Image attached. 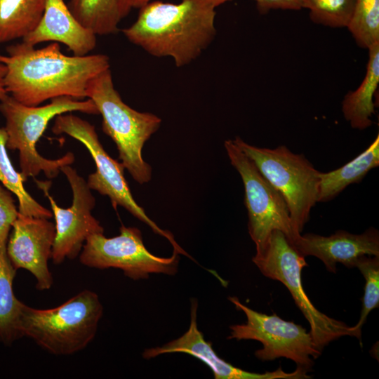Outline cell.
Segmentation results:
<instances>
[{
	"label": "cell",
	"instance_id": "1",
	"mask_svg": "<svg viewBox=\"0 0 379 379\" xmlns=\"http://www.w3.org/2000/svg\"><path fill=\"white\" fill-rule=\"evenodd\" d=\"M6 52V55L0 54V62L7 69L6 91L27 106H39L60 96L84 100L89 81L110 68L106 55L69 56L55 42L35 48L22 41L8 46Z\"/></svg>",
	"mask_w": 379,
	"mask_h": 379
},
{
	"label": "cell",
	"instance_id": "2",
	"mask_svg": "<svg viewBox=\"0 0 379 379\" xmlns=\"http://www.w3.org/2000/svg\"><path fill=\"white\" fill-rule=\"evenodd\" d=\"M215 8L213 0L150 1L122 32L149 54L171 57L177 67H182L197 59L215 38Z\"/></svg>",
	"mask_w": 379,
	"mask_h": 379
},
{
	"label": "cell",
	"instance_id": "3",
	"mask_svg": "<svg viewBox=\"0 0 379 379\" xmlns=\"http://www.w3.org/2000/svg\"><path fill=\"white\" fill-rule=\"evenodd\" d=\"M0 112L6 119V148L18 151L20 173L25 180L41 172L48 179L55 178L62 167L75 160L71 152L56 159H46L37 152V142L52 119L72 112L99 114L91 99L77 100L69 96L53 98L43 106H27L8 95L0 101Z\"/></svg>",
	"mask_w": 379,
	"mask_h": 379
},
{
	"label": "cell",
	"instance_id": "4",
	"mask_svg": "<svg viewBox=\"0 0 379 379\" xmlns=\"http://www.w3.org/2000/svg\"><path fill=\"white\" fill-rule=\"evenodd\" d=\"M102 313L98 295L89 290L51 309H36L22 302L19 331L21 337L32 339L53 354H73L95 338Z\"/></svg>",
	"mask_w": 379,
	"mask_h": 379
},
{
	"label": "cell",
	"instance_id": "5",
	"mask_svg": "<svg viewBox=\"0 0 379 379\" xmlns=\"http://www.w3.org/2000/svg\"><path fill=\"white\" fill-rule=\"evenodd\" d=\"M102 118V131L114 142L119 158L139 184L152 179V167L143 159L145 142L159 128L161 119L149 112L130 107L114 88L110 68L93 78L86 88Z\"/></svg>",
	"mask_w": 379,
	"mask_h": 379
},
{
	"label": "cell",
	"instance_id": "6",
	"mask_svg": "<svg viewBox=\"0 0 379 379\" xmlns=\"http://www.w3.org/2000/svg\"><path fill=\"white\" fill-rule=\"evenodd\" d=\"M233 140L281 194L293 230L300 235L317 202L319 171L303 154H295L285 145L270 149L250 145L238 136Z\"/></svg>",
	"mask_w": 379,
	"mask_h": 379
},
{
	"label": "cell",
	"instance_id": "7",
	"mask_svg": "<svg viewBox=\"0 0 379 379\" xmlns=\"http://www.w3.org/2000/svg\"><path fill=\"white\" fill-rule=\"evenodd\" d=\"M252 261L264 276L280 281L289 291L297 307L308 321L310 333L320 351L331 342L343 336L359 339L353 326L321 312L310 301L301 280L302 270L307 264L305 257L283 232L273 231L264 248L255 253Z\"/></svg>",
	"mask_w": 379,
	"mask_h": 379
},
{
	"label": "cell",
	"instance_id": "8",
	"mask_svg": "<svg viewBox=\"0 0 379 379\" xmlns=\"http://www.w3.org/2000/svg\"><path fill=\"white\" fill-rule=\"evenodd\" d=\"M51 131L56 135L67 134L86 147L96 167L95 172L88 175L86 181L91 190L108 197L114 209L118 206L124 208L135 218L148 225L154 233L165 237L173 250L179 254L187 255L176 242L173 234L161 229L136 203L125 179L124 165L107 154L93 125L68 112L55 117Z\"/></svg>",
	"mask_w": 379,
	"mask_h": 379
},
{
	"label": "cell",
	"instance_id": "9",
	"mask_svg": "<svg viewBox=\"0 0 379 379\" xmlns=\"http://www.w3.org/2000/svg\"><path fill=\"white\" fill-rule=\"evenodd\" d=\"M224 147L231 164L243 181L248 232L256 253L264 248L274 230L283 232L292 244L300 234L293 230L288 206L281 194L233 140H225Z\"/></svg>",
	"mask_w": 379,
	"mask_h": 379
},
{
	"label": "cell",
	"instance_id": "10",
	"mask_svg": "<svg viewBox=\"0 0 379 379\" xmlns=\"http://www.w3.org/2000/svg\"><path fill=\"white\" fill-rule=\"evenodd\" d=\"M119 234L107 238L104 233L90 235L79 254L80 262L87 267L104 270L117 268L133 280L147 279L150 274L174 275L178 269L179 253L162 258L145 247L140 230L121 225Z\"/></svg>",
	"mask_w": 379,
	"mask_h": 379
},
{
	"label": "cell",
	"instance_id": "11",
	"mask_svg": "<svg viewBox=\"0 0 379 379\" xmlns=\"http://www.w3.org/2000/svg\"><path fill=\"white\" fill-rule=\"evenodd\" d=\"M237 310L246 317V323L232 325L228 339L255 340L262 343V347L255 352L262 361H272L280 357L293 361L297 367L307 372L313 364L320 351L312 335L301 325L288 321L278 317L255 311L242 304L237 297L228 298Z\"/></svg>",
	"mask_w": 379,
	"mask_h": 379
},
{
	"label": "cell",
	"instance_id": "12",
	"mask_svg": "<svg viewBox=\"0 0 379 379\" xmlns=\"http://www.w3.org/2000/svg\"><path fill=\"white\" fill-rule=\"evenodd\" d=\"M72 191V204L60 207L49 194L51 181L35 180L48 199L55 219V236L51 260L55 265L79 255L87 238L95 233H104V228L92 215L95 199L85 179L70 165L60 168Z\"/></svg>",
	"mask_w": 379,
	"mask_h": 379
},
{
	"label": "cell",
	"instance_id": "13",
	"mask_svg": "<svg viewBox=\"0 0 379 379\" xmlns=\"http://www.w3.org/2000/svg\"><path fill=\"white\" fill-rule=\"evenodd\" d=\"M55 236V224L48 218L24 215L18 212L6 244V252L13 266L29 271L43 291L53 284L48 267Z\"/></svg>",
	"mask_w": 379,
	"mask_h": 379
},
{
	"label": "cell",
	"instance_id": "14",
	"mask_svg": "<svg viewBox=\"0 0 379 379\" xmlns=\"http://www.w3.org/2000/svg\"><path fill=\"white\" fill-rule=\"evenodd\" d=\"M198 303L191 300L190 324L187 331L180 338L161 347L149 348L144 351L142 357L149 359L164 354L184 353L190 354L204 362L213 372L216 379H307L306 371L297 367L291 373H286L281 367L274 371L258 373L237 368L218 357L212 344L205 340L199 330L197 322Z\"/></svg>",
	"mask_w": 379,
	"mask_h": 379
},
{
	"label": "cell",
	"instance_id": "15",
	"mask_svg": "<svg viewBox=\"0 0 379 379\" xmlns=\"http://www.w3.org/2000/svg\"><path fill=\"white\" fill-rule=\"evenodd\" d=\"M304 257L313 255L321 260L326 270L336 272V265L355 267L363 255L379 256V233L371 227L360 234L338 230L328 237L316 234L300 235L293 243Z\"/></svg>",
	"mask_w": 379,
	"mask_h": 379
},
{
	"label": "cell",
	"instance_id": "16",
	"mask_svg": "<svg viewBox=\"0 0 379 379\" xmlns=\"http://www.w3.org/2000/svg\"><path fill=\"white\" fill-rule=\"evenodd\" d=\"M96 36L81 25L64 0H46L40 21L22 41L32 46L46 41L61 43L74 55L84 56L95 48Z\"/></svg>",
	"mask_w": 379,
	"mask_h": 379
},
{
	"label": "cell",
	"instance_id": "17",
	"mask_svg": "<svg viewBox=\"0 0 379 379\" xmlns=\"http://www.w3.org/2000/svg\"><path fill=\"white\" fill-rule=\"evenodd\" d=\"M365 77L354 91H349L342 102V112L352 128L364 130L372 125L375 114L373 98L379 84V42L368 48Z\"/></svg>",
	"mask_w": 379,
	"mask_h": 379
},
{
	"label": "cell",
	"instance_id": "18",
	"mask_svg": "<svg viewBox=\"0 0 379 379\" xmlns=\"http://www.w3.org/2000/svg\"><path fill=\"white\" fill-rule=\"evenodd\" d=\"M133 0H68L67 5L75 18L95 35L119 31L118 25L133 8Z\"/></svg>",
	"mask_w": 379,
	"mask_h": 379
},
{
	"label": "cell",
	"instance_id": "19",
	"mask_svg": "<svg viewBox=\"0 0 379 379\" xmlns=\"http://www.w3.org/2000/svg\"><path fill=\"white\" fill-rule=\"evenodd\" d=\"M379 166V135L356 158L327 173L319 172L317 202L333 199L352 183L360 182L371 169Z\"/></svg>",
	"mask_w": 379,
	"mask_h": 379
},
{
	"label": "cell",
	"instance_id": "20",
	"mask_svg": "<svg viewBox=\"0 0 379 379\" xmlns=\"http://www.w3.org/2000/svg\"><path fill=\"white\" fill-rule=\"evenodd\" d=\"M46 0H0V44L22 39L40 21Z\"/></svg>",
	"mask_w": 379,
	"mask_h": 379
},
{
	"label": "cell",
	"instance_id": "21",
	"mask_svg": "<svg viewBox=\"0 0 379 379\" xmlns=\"http://www.w3.org/2000/svg\"><path fill=\"white\" fill-rule=\"evenodd\" d=\"M16 271L7 255L6 246L0 244V342L6 345L22 338L19 317L22 302L13 288Z\"/></svg>",
	"mask_w": 379,
	"mask_h": 379
},
{
	"label": "cell",
	"instance_id": "22",
	"mask_svg": "<svg viewBox=\"0 0 379 379\" xmlns=\"http://www.w3.org/2000/svg\"><path fill=\"white\" fill-rule=\"evenodd\" d=\"M7 134L4 127L0 128V182L16 196L19 206L18 212L24 215L50 219L51 211L41 205L25 190V181L20 172L17 171L8 154Z\"/></svg>",
	"mask_w": 379,
	"mask_h": 379
},
{
	"label": "cell",
	"instance_id": "23",
	"mask_svg": "<svg viewBox=\"0 0 379 379\" xmlns=\"http://www.w3.org/2000/svg\"><path fill=\"white\" fill-rule=\"evenodd\" d=\"M356 43L368 48L379 42V0H354V10L347 27Z\"/></svg>",
	"mask_w": 379,
	"mask_h": 379
},
{
	"label": "cell",
	"instance_id": "24",
	"mask_svg": "<svg viewBox=\"0 0 379 379\" xmlns=\"http://www.w3.org/2000/svg\"><path fill=\"white\" fill-rule=\"evenodd\" d=\"M354 5V0H302L314 22L333 28L347 27Z\"/></svg>",
	"mask_w": 379,
	"mask_h": 379
},
{
	"label": "cell",
	"instance_id": "25",
	"mask_svg": "<svg viewBox=\"0 0 379 379\" xmlns=\"http://www.w3.org/2000/svg\"><path fill=\"white\" fill-rule=\"evenodd\" d=\"M365 279L361 315L353 326L361 339V331L369 313L379 306V256L363 255L355 264Z\"/></svg>",
	"mask_w": 379,
	"mask_h": 379
},
{
	"label": "cell",
	"instance_id": "26",
	"mask_svg": "<svg viewBox=\"0 0 379 379\" xmlns=\"http://www.w3.org/2000/svg\"><path fill=\"white\" fill-rule=\"evenodd\" d=\"M18 215L12 192L0 184V244L6 246L13 222Z\"/></svg>",
	"mask_w": 379,
	"mask_h": 379
},
{
	"label": "cell",
	"instance_id": "27",
	"mask_svg": "<svg viewBox=\"0 0 379 379\" xmlns=\"http://www.w3.org/2000/svg\"><path fill=\"white\" fill-rule=\"evenodd\" d=\"M215 6H218L232 0H213ZM257 8L260 13H267L273 9L300 10L302 0H255Z\"/></svg>",
	"mask_w": 379,
	"mask_h": 379
},
{
	"label": "cell",
	"instance_id": "28",
	"mask_svg": "<svg viewBox=\"0 0 379 379\" xmlns=\"http://www.w3.org/2000/svg\"><path fill=\"white\" fill-rule=\"evenodd\" d=\"M6 71V65L0 62V101L4 100L8 95L4 86V77Z\"/></svg>",
	"mask_w": 379,
	"mask_h": 379
},
{
	"label": "cell",
	"instance_id": "29",
	"mask_svg": "<svg viewBox=\"0 0 379 379\" xmlns=\"http://www.w3.org/2000/svg\"><path fill=\"white\" fill-rule=\"evenodd\" d=\"M150 1L151 0H133V7L135 8H140Z\"/></svg>",
	"mask_w": 379,
	"mask_h": 379
}]
</instances>
